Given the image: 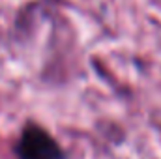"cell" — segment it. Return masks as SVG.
<instances>
[{
  "label": "cell",
  "instance_id": "cell-1",
  "mask_svg": "<svg viewBox=\"0 0 161 159\" xmlns=\"http://www.w3.org/2000/svg\"><path fill=\"white\" fill-rule=\"evenodd\" d=\"M13 150L17 159H66L58 140L34 122L25 123Z\"/></svg>",
  "mask_w": 161,
  "mask_h": 159
}]
</instances>
